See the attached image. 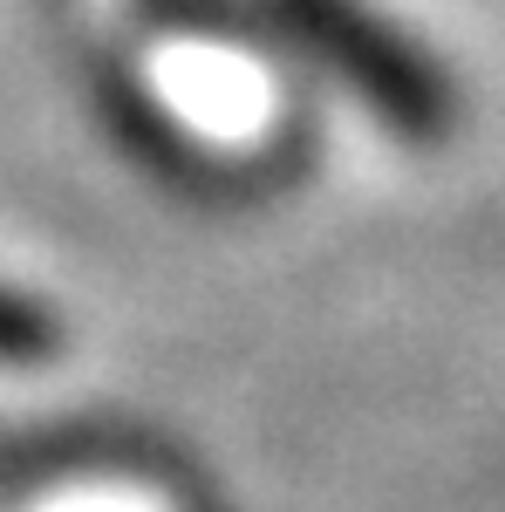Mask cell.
Listing matches in <instances>:
<instances>
[{"label": "cell", "instance_id": "obj_1", "mask_svg": "<svg viewBox=\"0 0 505 512\" xmlns=\"http://www.w3.org/2000/svg\"><path fill=\"white\" fill-rule=\"evenodd\" d=\"M280 21L294 28L301 48H314L335 76L349 82L383 123L410 130V137L444 130V117H451L444 69L410 35H396L383 14H369L362 0H280Z\"/></svg>", "mask_w": 505, "mask_h": 512}, {"label": "cell", "instance_id": "obj_2", "mask_svg": "<svg viewBox=\"0 0 505 512\" xmlns=\"http://www.w3.org/2000/svg\"><path fill=\"white\" fill-rule=\"evenodd\" d=\"M41 349H48V315H41L35 301H21V294L0 287V355L21 362V355H41Z\"/></svg>", "mask_w": 505, "mask_h": 512}]
</instances>
